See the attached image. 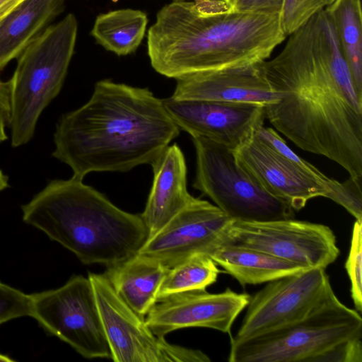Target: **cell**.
Wrapping results in <instances>:
<instances>
[{"label": "cell", "instance_id": "obj_1", "mask_svg": "<svg viewBox=\"0 0 362 362\" xmlns=\"http://www.w3.org/2000/svg\"><path fill=\"white\" fill-rule=\"evenodd\" d=\"M257 68L279 95L265 106L273 127L303 151L325 156L362 180V98L325 10Z\"/></svg>", "mask_w": 362, "mask_h": 362}, {"label": "cell", "instance_id": "obj_2", "mask_svg": "<svg viewBox=\"0 0 362 362\" xmlns=\"http://www.w3.org/2000/svg\"><path fill=\"white\" fill-rule=\"evenodd\" d=\"M180 129L146 88L98 81L90 99L58 119L52 155L83 180L92 172L151 165Z\"/></svg>", "mask_w": 362, "mask_h": 362}, {"label": "cell", "instance_id": "obj_3", "mask_svg": "<svg viewBox=\"0 0 362 362\" xmlns=\"http://www.w3.org/2000/svg\"><path fill=\"white\" fill-rule=\"evenodd\" d=\"M286 37L279 14L236 11L221 0H173L157 13L147 50L153 69L176 79L257 65Z\"/></svg>", "mask_w": 362, "mask_h": 362}, {"label": "cell", "instance_id": "obj_4", "mask_svg": "<svg viewBox=\"0 0 362 362\" xmlns=\"http://www.w3.org/2000/svg\"><path fill=\"white\" fill-rule=\"evenodd\" d=\"M21 211L24 223L85 264L107 267L122 261L137 253L148 238L140 214L123 211L73 176L48 182Z\"/></svg>", "mask_w": 362, "mask_h": 362}, {"label": "cell", "instance_id": "obj_5", "mask_svg": "<svg viewBox=\"0 0 362 362\" xmlns=\"http://www.w3.org/2000/svg\"><path fill=\"white\" fill-rule=\"evenodd\" d=\"M234 153L238 163L267 192L293 211L322 197L362 220V180L349 177L341 182L327 177L293 151L274 129L260 127Z\"/></svg>", "mask_w": 362, "mask_h": 362}, {"label": "cell", "instance_id": "obj_6", "mask_svg": "<svg viewBox=\"0 0 362 362\" xmlns=\"http://www.w3.org/2000/svg\"><path fill=\"white\" fill-rule=\"evenodd\" d=\"M78 31L73 13L47 26L18 57L10 86L8 128L11 144L18 148L33 137L38 119L59 93Z\"/></svg>", "mask_w": 362, "mask_h": 362}, {"label": "cell", "instance_id": "obj_7", "mask_svg": "<svg viewBox=\"0 0 362 362\" xmlns=\"http://www.w3.org/2000/svg\"><path fill=\"white\" fill-rule=\"evenodd\" d=\"M362 338V318L341 303L331 287L300 320L241 341H230V362H320L336 346Z\"/></svg>", "mask_w": 362, "mask_h": 362}, {"label": "cell", "instance_id": "obj_8", "mask_svg": "<svg viewBox=\"0 0 362 362\" xmlns=\"http://www.w3.org/2000/svg\"><path fill=\"white\" fill-rule=\"evenodd\" d=\"M196 151L193 187L228 218L239 221L292 218L294 211L267 192L238 162L234 151L201 136H192Z\"/></svg>", "mask_w": 362, "mask_h": 362}, {"label": "cell", "instance_id": "obj_9", "mask_svg": "<svg viewBox=\"0 0 362 362\" xmlns=\"http://www.w3.org/2000/svg\"><path fill=\"white\" fill-rule=\"evenodd\" d=\"M30 317L49 334L86 358H110L95 293L88 277L71 276L62 286L29 294Z\"/></svg>", "mask_w": 362, "mask_h": 362}, {"label": "cell", "instance_id": "obj_10", "mask_svg": "<svg viewBox=\"0 0 362 362\" xmlns=\"http://www.w3.org/2000/svg\"><path fill=\"white\" fill-rule=\"evenodd\" d=\"M103 327L115 362H209L200 350L168 343L117 294L103 274L90 272Z\"/></svg>", "mask_w": 362, "mask_h": 362}, {"label": "cell", "instance_id": "obj_11", "mask_svg": "<svg viewBox=\"0 0 362 362\" xmlns=\"http://www.w3.org/2000/svg\"><path fill=\"white\" fill-rule=\"evenodd\" d=\"M227 236V244L260 250L308 269H325L340 253L336 236L329 226L293 218L233 221Z\"/></svg>", "mask_w": 362, "mask_h": 362}, {"label": "cell", "instance_id": "obj_12", "mask_svg": "<svg viewBox=\"0 0 362 362\" xmlns=\"http://www.w3.org/2000/svg\"><path fill=\"white\" fill-rule=\"evenodd\" d=\"M332 287L322 268H309L269 282L250 296L242 323L230 341L255 337L307 316Z\"/></svg>", "mask_w": 362, "mask_h": 362}, {"label": "cell", "instance_id": "obj_13", "mask_svg": "<svg viewBox=\"0 0 362 362\" xmlns=\"http://www.w3.org/2000/svg\"><path fill=\"white\" fill-rule=\"evenodd\" d=\"M233 221L216 205L194 197L156 233L147 238L137 253L156 259L170 269L192 255H209L226 244Z\"/></svg>", "mask_w": 362, "mask_h": 362}, {"label": "cell", "instance_id": "obj_14", "mask_svg": "<svg viewBox=\"0 0 362 362\" xmlns=\"http://www.w3.org/2000/svg\"><path fill=\"white\" fill-rule=\"evenodd\" d=\"M164 107L179 127L235 150L264 125L265 106L256 103L204 100L163 99Z\"/></svg>", "mask_w": 362, "mask_h": 362}, {"label": "cell", "instance_id": "obj_15", "mask_svg": "<svg viewBox=\"0 0 362 362\" xmlns=\"http://www.w3.org/2000/svg\"><path fill=\"white\" fill-rule=\"evenodd\" d=\"M250 295L229 288L211 293L206 290L177 293L158 300L145 317L158 337L187 327L216 329L230 336L231 327L247 307Z\"/></svg>", "mask_w": 362, "mask_h": 362}, {"label": "cell", "instance_id": "obj_16", "mask_svg": "<svg viewBox=\"0 0 362 362\" xmlns=\"http://www.w3.org/2000/svg\"><path fill=\"white\" fill-rule=\"evenodd\" d=\"M171 98L251 103L266 106L278 100L257 65L192 73L175 79Z\"/></svg>", "mask_w": 362, "mask_h": 362}, {"label": "cell", "instance_id": "obj_17", "mask_svg": "<svg viewBox=\"0 0 362 362\" xmlns=\"http://www.w3.org/2000/svg\"><path fill=\"white\" fill-rule=\"evenodd\" d=\"M153 179L141 216L148 238L156 233L194 198L187 188V165L180 148L168 146L151 164Z\"/></svg>", "mask_w": 362, "mask_h": 362}, {"label": "cell", "instance_id": "obj_18", "mask_svg": "<svg viewBox=\"0 0 362 362\" xmlns=\"http://www.w3.org/2000/svg\"><path fill=\"white\" fill-rule=\"evenodd\" d=\"M168 269L158 260L136 253L107 266L103 274L123 301L145 318L158 301Z\"/></svg>", "mask_w": 362, "mask_h": 362}, {"label": "cell", "instance_id": "obj_19", "mask_svg": "<svg viewBox=\"0 0 362 362\" xmlns=\"http://www.w3.org/2000/svg\"><path fill=\"white\" fill-rule=\"evenodd\" d=\"M65 0H23L0 20V71L64 8Z\"/></svg>", "mask_w": 362, "mask_h": 362}, {"label": "cell", "instance_id": "obj_20", "mask_svg": "<svg viewBox=\"0 0 362 362\" xmlns=\"http://www.w3.org/2000/svg\"><path fill=\"white\" fill-rule=\"evenodd\" d=\"M209 256L243 287L267 283L308 269L260 250L227 243Z\"/></svg>", "mask_w": 362, "mask_h": 362}, {"label": "cell", "instance_id": "obj_21", "mask_svg": "<svg viewBox=\"0 0 362 362\" xmlns=\"http://www.w3.org/2000/svg\"><path fill=\"white\" fill-rule=\"evenodd\" d=\"M329 18L353 84L362 98V11L361 0H335L325 9Z\"/></svg>", "mask_w": 362, "mask_h": 362}, {"label": "cell", "instance_id": "obj_22", "mask_svg": "<svg viewBox=\"0 0 362 362\" xmlns=\"http://www.w3.org/2000/svg\"><path fill=\"white\" fill-rule=\"evenodd\" d=\"M147 23V15L142 11L117 9L98 16L90 35L106 50L125 56L139 47Z\"/></svg>", "mask_w": 362, "mask_h": 362}, {"label": "cell", "instance_id": "obj_23", "mask_svg": "<svg viewBox=\"0 0 362 362\" xmlns=\"http://www.w3.org/2000/svg\"><path fill=\"white\" fill-rule=\"evenodd\" d=\"M207 255H192L170 268L160 286L158 300L192 291L206 290L214 284L221 271Z\"/></svg>", "mask_w": 362, "mask_h": 362}, {"label": "cell", "instance_id": "obj_24", "mask_svg": "<svg viewBox=\"0 0 362 362\" xmlns=\"http://www.w3.org/2000/svg\"><path fill=\"white\" fill-rule=\"evenodd\" d=\"M335 0H284L280 13V23L287 36L298 30L314 15Z\"/></svg>", "mask_w": 362, "mask_h": 362}, {"label": "cell", "instance_id": "obj_25", "mask_svg": "<svg viewBox=\"0 0 362 362\" xmlns=\"http://www.w3.org/2000/svg\"><path fill=\"white\" fill-rule=\"evenodd\" d=\"M351 282V296L358 313L362 310V221L354 223L351 245L345 263Z\"/></svg>", "mask_w": 362, "mask_h": 362}, {"label": "cell", "instance_id": "obj_26", "mask_svg": "<svg viewBox=\"0 0 362 362\" xmlns=\"http://www.w3.org/2000/svg\"><path fill=\"white\" fill-rule=\"evenodd\" d=\"M30 315L29 294L0 281V325Z\"/></svg>", "mask_w": 362, "mask_h": 362}, {"label": "cell", "instance_id": "obj_27", "mask_svg": "<svg viewBox=\"0 0 362 362\" xmlns=\"http://www.w3.org/2000/svg\"><path fill=\"white\" fill-rule=\"evenodd\" d=\"M322 361L361 362V338L349 340L334 348L325 354L320 360Z\"/></svg>", "mask_w": 362, "mask_h": 362}, {"label": "cell", "instance_id": "obj_28", "mask_svg": "<svg viewBox=\"0 0 362 362\" xmlns=\"http://www.w3.org/2000/svg\"><path fill=\"white\" fill-rule=\"evenodd\" d=\"M284 0H235L230 7L240 11L280 15Z\"/></svg>", "mask_w": 362, "mask_h": 362}, {"label": "cell", "instance_id": "obj_29", "mask_svg": "<svg viewBox=\"0 0 362 362\" xmlns=\"http://www.w3.org/2000/svg\"><path fill=\"white\" fill-rule=\"evenodd\" d=\"M10 117V86L9 81L0 77V144L8 139L6 127H8Z\"/></svg>", "mask_w": 362, "mask_h": 362}, {"label": "cell", "instance_id": "obj_30", "mask_svg": "<svg viewBox=\"0 0 362 362\" xmlns=\"http://www.w3.org/2000/svg\"><path fill=\"white\" fill-rule=\"evenodd\" d=\"M23 1V0H0V20Z\"/></svg>", "mask_w": 362, "mask_h": 362}, {"label": "cell", "instance_id": "obj_31", "mask_svg": "<svg viewBox=\"0 0 362 362\" xmlns=\"http://www.w3.org/2000/svg\"><path fill=\"white\" fill-rule=\"evenodd\" d=\"M9 187L8 177L0 168V192Z\"/></svg>", "mask_w": 362, "mask_h": 362}, {"label": "cell", "instance_id": "obj_32", "mask_svg": "<svg viewBox=\"0 0 362 362\" xmlns=\"http://www.w3.org/2000/svg\"><path fill=\"white\" fill-rule=\"evenodd\" d=\"M14 360L11 358L9 356L0 354V362H13Z\"/></svg>", "mask_w": 362, "mask_h": 362}, {"label": "cell", "instance_id": "obj_33", "mask_svg": "<svg viewBox=\"0 0 362 362\" xmlns=\"http://www.w3.org/2000/svg\"><path fill=\"white\" fill-rule=\"evenodd\" d=\"M228 4L229 6H232L235 0H221Z\"/></svg>", "mask_w": 362, "mask_h": 362}]
</instances>
